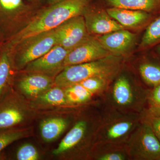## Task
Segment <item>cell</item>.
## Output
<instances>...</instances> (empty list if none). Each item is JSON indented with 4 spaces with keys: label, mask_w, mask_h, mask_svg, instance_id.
I'll list each match as a JSON object with an SVG mask.
<instances>
[{
    "label": "cell",
    "mask_w": 160,
    "mask_h": 160,
    "mask_svg": "<svg viewBox=\"0 0 160 160\" xmlns=\"http://www.w3.org/2000/svg\"><path fill=\"white\" fill-rule=\"evenodd\" d=\"M91 0H62L43 9L9 39L13 47L45 32L57 28L66 21L83 15Z\"/></svg>",
    "instance_id": "obj_1"
},
{
    "label": "cell",
    "mask_w": 160,
    "mask_h": 160,
    "mask_svg": "<svg viewBox=\"0 0 160 160\" xmlns=\"http://www.w3.org/2000/svg\"><path fill=\"white\" fill-rule=\"evenodd\" d=\"M102 115L96 144L124 145L142 121L138 113H125L111 108Z\"/></svg>",
    "instance_id": "obj_2"
},
{
    "label": "cell",
    "mask_w": 160,
    "mask_h": 160,
    "mask_svg": "<svg viewBox=\"0 0 160 160\" xmlns=\"http://www.w3.org/2000/svg\"><path fill=\"white\" fill-rule=\"evenodd\" d=\"M119 57L111 54L96 61L66 66L55 78V84L58 87L67 88L92 77L113 78L121 67Z\"/></svg>",
    "instance_id": "obj_3"
},
{
    "label": "cell",
    "mask_w": 160,
    "mask_h": 160,
    "mask_svg": "<svg viewBox=\"0 0 160 160\" xmlns=\"http://www.w3.org/2000/svg\"><path fill=\"white\" fill-rule=\"evenodd\" d=\"M150 90L134 85L125 75L115 81L109 90L112 109L125 113H140L145 110Z\"/></svg>",
    "instance_id": "obj_4"
},
{
    "label": "cell",
    "mask_w": 160,
    "mask_h": 160,
    "mask_svg": "<svg viewBox=\"0 0 160 160\" xmlns=\"http://www.w3.org/2000/svg\"><path fill=\"white\" fill-rule=\"evenodd\" d=\"M125 146L130 159L160 160L159 142L149 124L142 118Z\"/></svg>",
    "instance_id": "obj_5"
},
{
    "label": "cell",
    "mask_w": 160,
    "mask_h": 160,
    "mask_svg": "<svg viewBox=\"0 0 160 160\" xmlns=\"http://www.w3.org/2000/svg\"><path fill=\"white\" fill-rule=\"evenodd\" d=\"M57 45L55 29L29 38L11 48L15 65L18 67L26 66L37 59Z\"/></svg>",
    "instance_id": "obj_6"
},
{
    "label": "cell",
    "mask_w": 160,
    "mask_h": 160,
    "mask_svg": "<svg viewBox=\"0 0 160 160\" xmlns=\"http://www.w3.org/2000/svg\"><path fill=\"white\" fill-rule=\"evenodd\" d=\"M57 45L70 50L89 35L82 15L69 19L55 28Z\"/></svg>",
    "instance_id": "obj_7"
},
{
    "label": "cell",
    "mask_w": 160,
    "mask_h": 160,
    "mask_svg": "<svg viewBox=\"0 0 160 160\" xmlns=\"http://www.w3.org/2000/svg\"><path fill=\"white\" fill-rule=\"evenodd\" d=\"M110 55L111 53L102 46L97 38L89 35L82 43L69 50L64 61V68L96 61Z\"/></svg>",
    "instance_id": "obj_8"
},
{
    "label": "cell",
    "mask_w": 160,
    "mask_h": 160,
    "mask_svg": "<svg viewBox=\"0 0 160 160\" xmlns=\"http://www.w3.org/2000/svg\"><path fill=\"white\" fill-rule=\"evenodd\" d=\"M29 9L23 0H0V30L9 39L12 37Z\"/></svg>",
    "instance_id": "obj_9"
},
{
    "label": "cell",
    "mask_w": 160,
    "mask_h": 160,
    "mask_svg": "<svg viewBox=\"0 0 160 160\" xmlns=\"http://www.w3.org/2000/svg\"><path fill=\"white\" fill-rule=\"evenodd\" d=\"M83 15L89 34L104 35L125 29L103 9L87 8Z\"/></svg>",
    "instance_id": "obj_10"
},
{
    "label": "cell",
    "mask_w": 160,
    "mask_h": 160,
    "mask_svg": "<svg viewBox=\"0 0 160 160\" xmlns=\"http://www.w3.org/2000/svg\"><path fill=\"white\" fill-rule=\"evenodd\" d=\"M97 39L111 54L120 57L127 54L133 48L136 35L124 29L102 35Z\"/></svg>",
    "instance_id": "obj_11"
},
{
    "label": "cell",
    "mask_w": 160,
    "mask_h": 160,
    "mask_svg": "<svg viewBox=\"0 0 160 160\" xmlns=\"http://www.w3.org/2000/svg\"><path fill=\"white\" fill-rule=\"evenodd\" d=\"M69 51L60 45H55L46 54L27 64L26 69L32 72L52 73L64 67V61Z\"/></svg>",
    "instance_id": "obj_12"
},
{
    "label": "cell",
    "mask_w": 160,
    "mask_h": 160,
    "mask_svg": "<svg viewBox=\"0 0 160 160\" xmlns=\"http://www.w3.org/2000/svg\"><path fill=\"white\" fill-rule=\"evenodd\" d=\"M106 11L124 28H137L148 26L154 15L146 12L116 7L109 8Z\"/></svg>",
    "instance_id": "obj_13"
},
{
    "label": "cell",
    "mask_w": 160,
    "mask_h": 160,
    "mask_svg": "<svg viewBox=\"0 0 160 160\" xmlns=\"http://www.w3.org/2000/svg\"><path fill=\"white\" fill-rule=\"evenodd\" d=\"M17 102L15 96L8 92L0 100V129H13L24 120Z\"/></svg>",
    "instance_id": "obj_14"
},
{
    "label": "cell",
    "mask_w": 160,
    "mask_h": 160,
    "mask_svg": "<svg viewBox=\"0 0 160 160\" xmlns=\"http://www.w3.org/2000/svg\"><path fill=\"white\" fill-rule=\"evenodd\" d=\"M88 126V122L85 120L78 122L63 139L58 148L53 150L52 153L58 155L78 146L86 136Z\"/></svg>",
    "instance_id": "obj_15"
},
{
    "label": "cell",
    "mask_w": 160,
    "mask_h": 160,
    "mask_svg": "<svg viewBox=\"0 0 160 160\" xmlns=\"http://www.w3.org/2000/svg\"><path fill=\"white\" fill-rule=\"evenodd\" d=\"M112 7L160 14V0H107Z\"/></svg>",
    "instance_id": "obj_16"
},
{
    "label": "cell",
    "mask_w": 160,
    "mask_h": 160,
    "mask_svg": "<svg viewBox=\"0 0 160 160\" xmlns=\"http://www.w3.org/2000/svg\"><path fill=\"white\" fill-rule=\"evenodd\" d=\"M13 66L12 51L7 46L0 55V100L8 92Z\"/></svg>",
    "instance_id": "obj_17"
},
{
    "label": "cell",
    "mask_w": 160,
    "mask_h": 160,
    "mask_svg": "<svg viewBox=\"0 0 160 160\" xmlns=\"http://www.w3.org/2000/svg\"><path fill=\"white\" fill-rule=\"evenodd\" d=\"M51 83V79L49 77L35 74L23 78L19 83V87L27 95L33 96L48 89Z\"/></svg>",
    "instance_id": "obj_18"
},
{
    "label": "cell",
    "mask_w": 160,
    "mask_h": 160,
    "mask_svg": "<svg viewBox=\"0 0 160 160\" xmlns=\"http://www.w3.org/2000/svg\"><path fill=\"white\" fill-rule=\"evenodd\" d=\"M68 123L62 118H52L43 121L41 126V133L45 141L50 142L57 138L66 129Z\"/></svg>",
    "instance_id": "obj_19"
},
{
    "label": "cell",
    "mask_w": 160,
    "mask_h": 160,
    "mask_svg": "<svg viewBox=\"0 0 160 160\" xmlns=\"http://www.w3.org/2000/svg\"><path fill=\"white\" fill-rule=\"evenodd\" d=\"M139 72L144 82L151 88L160 84V62L144 61L138 68Z\"/></svg>",
    "instance_id": "obj_20"
},
{
    "label": "cell",
    "mask_w": 160,
    "mask_h": 160,
    "mask_svg": "<svg viewBox=\"0 0 160 160\" xmlns=\"http://www.w3.org/2000/svg\"><path fill=\"white\" fill-rule=\"evenodd\" d=\"M99 150L96 159L98 160H126L129 159L125 145L97 144Z\"/></svg>",
    "instance_id": "obj_21"
},
{
    "label": "cell",
    "mask_w": 160,
    "mask_h": 160,
    "mask_svg": "<svg viewBox=\"0 0 160 160\" xmlns=\"http://www.w3.org/2000/svg\"><path fill=\"white\" fill-rule=\"evenodd\" d=\"M160 44V14L146 27L140 44V48L145 50Z\"/></svg>",
    "instance_id": "obj_22"
},
{
    "label": "cell",
    "mask_w": 160,
    "mask_h": 160,
    "mask_svg": "<svg viewBox=\"0 0 160 160\" xmlns=\"http://www.w3.org/2000/svg\"><path fill=\"white\" fill-rule=\"evenodd\" d=\"M65 92L67 102L71 104L86 102L93 94L79 83L67 87Z\"/></svg>",
    "instance_id": "obj_23"
},
{
    "label": "cell",
    "mask_w": 160,
    "mask_h": 160,
    "mask_svg": "<svg viewBox=\"0 0 160 160\" xmlns=\"http://www.w3.org/2000/svg\"><path fill=\"white\" fill-rule=\"evenodd\" d=\"M28 134V131L15 129H0V154L3 149Z\"/></svg>",
    "instance_id": "obj_24"
},
{
    "label": "cell",
    "mask_w": 160,
    "mask_h": 160,
    "mask_svg": "<svg viewBox=\"0 0 160 160\" xmlns=\"http://www.w3.org/2000/svg\"><path fill=\"white\" fill-rule=\"evenodd\" d=\"M113 78L104 76H95L88 78L82 81L79 84L94 94L104 91L108 87L110 80Z\"/></svg>",
    "instance_id": "obj_25"
},
{
    "label": "cell",
    "mask_w": 160,
    "mask_h": 160,
    "mask_svg": "<svg viewBox=\"0 0 160 160\" xmlns=\"http://www.w3.org/2000/svg\"><path fill=\"white\" fill-rule=\"evenodd\" d=\"M42 102L53 105H64L67 102L65 91L61 88H53L40 97Z\"/></svg>",
    "instance_id": "obj_26"
},
{
    "label": "cell",
    "mask_w": 160,
    "mask_h": 160,
    "mask_svg": "<svg viewBox=\"0 0 160 160\" xmlns=\"http://www.w3.org/2000/svg\"><path fill=\"white\" fill-rule=\"evenodd\" d=\"M38 157L37 150L31 144L23 145L17 152L16 158L18 160H36Z\"/></svg>",
    "instance_id": "obj_27"
},
{
    "label": "cell",
    "mask_w": 160,
    "mask_h": 160,
    "mask_svg": "<svg viewBox=\"0 0 160 160\" xmlns=\"http://www.w3.org/2000/svg\"><path fill=\"white\" fill-rule=\"evenodd\" d=\"M142 118L149 124L160 143V117L142 112Z\"/></svg>",
    "instance_id": "obj_28"
},
{
    "label": "cell",
    "mask_w": 160,
    "mask_h": 160,
    "mask_svg": "<svg viewBox=\"0 0 160 160\" xmlns=\"http://www.w3.org/2000/svg\"><path fill=\"white\" fill-rule=\"evenodd\" d=\"M148 103L149 106H160V84L154 86L150 90Z\"/></svg>",
    "instance_id": "obj_29"
},
{
    "label": "cell",
    "mask_w": 160,
    "mask_h": 160,
    "mask_svg": "<svg viewBox=\"0 0 160 160\" xmlns=\"http://www.w3.org/2000/svg\"><path fill=\"white\" fill-rule=\"evenodd\" d=\"M142 112L145 114L160 117V106H149L147 109H145Z\"/></svg>",
    "instance_id": "obj_30"
},
{
    "label": "cell",
    "mask_w": 160,
    "mask_h": 160,
    "mask_svg": "<svg viewBox=\"0 0 160 160\" xmlns=\"http://www.w3.org/2000/svg\"><path fill=\"white\" fill-rule=\"evenodd\" d=\"M61 1H62V0H47L49 5H52V4L58 2H60Z\"/></svg>",
    "instance_id": "obj_31"
},
{
    "label": "cell",
    "mask_w": 160,
    "mask_h": 160,
    "mask_svg": "<svg viewBox=\"0 0 160 160\" xmlns=\"http://www.w3.org/2000/svg\"><path fill=\"white\" fill-rule=\"evenodd\" d=\"M156 46V51L160 58V44Z\"/></svg>",
    "instance_id": "obj_32"
}]
</instances>
